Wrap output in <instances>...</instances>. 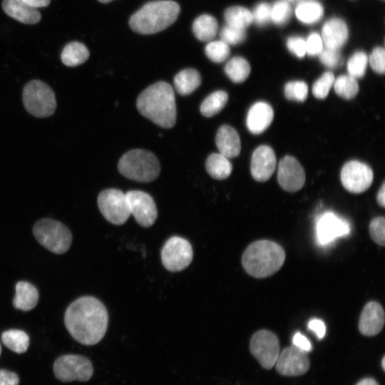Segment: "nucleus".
I'll return each mask as SVG.
<instances>
[{"instance_id":"obj_1","label":"nucleus","mask_w":385,"mask_h":385,"mask_svg":"<svg viewBox=\"0 0 385 385\" xmlns=\"http://www.w3.org/2000/svg\"><path fill=\"white\" fill-rule=\"evenodd\" d=\"M66 327L71 337L83 345H94L106 334L108 314L104 304L91 296L81 297L67 308Z\"/></svg>"},{"instance_id":"obj_2","label":"nucleus","mask_w":385,"mask_h":385,"mask_svg":"<svg viewBox=\"0 0 385 385\" xmlns=\"http://www.w3.org/2000/svg\"><path fill=\"white\" fill-rule=\"evenodd\" d=\"M136 106L144 117L160 127L170 128L175 123L174 91L165 81L155 83L145 88L138 96Z\"/></svg>"},{"instance_id":"obj_3","label":"nucleus","mask_w":385,"mask_h":385,"mask_svg":"<svg viewBox=\"0 0 385 385\" xmlns=\"http://www.w3.org/2000/svg\"><path fill=\"white\" fill-rule=\"evenodd\" d=\"M285 260L284 249L274 241L257 240L244 251L242 265L245 271L255 278H265L277 272Z\"/></svg>"},{"instance_id":"obj_4","label":"nucleus","mask_w":385,"mask_h":385,"mask_svg":"<svg viewBox=\"0 0 385 385\" xmlns=\"http://www.w3.org/2000/svg\"><path fill=\"white\" fill-rule=\"evenodd\" d=\"M179 13L180 6L173 1H151L131 16L129 26L138 34H155L173 24Z\"/></svg>"},{"instance_id":"obj_5","label":"nucleus","mask_w":385,"mask_h":385,"mask_svg":"<svg viewBox=\"0 0 385 385\" xmlns=\"http://www.w3.org/2000/svg\"><path fill=\"white\" fill-rule=\"evenodd\" d=\"M118 168L120 174L127 178L143 183L154 180L160 172V165L156 156L143 149L125 153L120 158Z\"/></svg>"},{"instance_id":"obj_6","label":"nucleus","mask_w":385,"mask_h":385,"mask_svg":"<svg viewBox=\"0 0 385 385\" xmlns=\"http://www.w3.org/2000/svg\"><path fill=\"white\" fill-rule=\"evenodd\" d=\"M33 233L36 240L55 254L68 251L72 242V235L63 223L51 218H43L36 222Z\"/></svg>"},{"instance_id":"obj_7","label":"nucleus","mask_w":385,"mask_h":385,"mask_svg":"<svg viewBox=\"0 0 385 385\" xmlns=\"http://www.w3.org/2000/svg\"><path fill=\"white\" fill-rule=\"evenodd\" d=\"M23 103L32 115L46 118L53 114L56 108L55 93L51 88L40 80H31L23 90Z\"/></svg>"},{"instance_id":"obj_8","label":"nucleus","mask_w":385,"mask_h":385,"mask_svg":"<svg viewBox=\"0 0 385 385\" xmlns=\"http://www.w3.org/2000/svg\"><path fill=\"white\" fill-rule=\"evenodd\" d=\"M56 377L63 381H87L93 376L91 361L84 356L66 354L59 356L53 364Z\"/></svg>"},{"instance_id":"obj_9","label":"nucleus","mask_w":385,"mask_h":385,"mask_svg":"<svg viewBox=\"0 0 385 385\" xmlns=\"http://www.w3.org/2000/svg\"><path fill=\"white\" fill-rule=\"evenodd\" d=\"M98 208L103 216L116 225L124 224L130 215L126 194L118 189H107L98 196Z\"/></svg>"},{"instance_id":"obj_10","label":"nucleus","mask_w":385,"mask_h":385,"mask_svg":"<svg viewBox=\"0 0 385 385\" xmlns=\"http://www.w3.org/2000/svg\"><path fill=\"white\" fill-rule=\"evenodd\" d=\"M193 251L188 240L179 236H173L165 242L161 250V261L170 272H180L191 263Z\"/></svg>"},{"instance_id":"obj_11","label":"nucleus","mask_w":385,"mask_h":385,"mask_svg":"<svg viewBox=\"0 0 385 385\" xmlns=\"http://www.w3.org/2000/svg\"><path fill=\"white\" fill-rule=\"evenodd\" d=\"M279 349L278 337L271 331L259 330L250 339L251 354L265 369H271L274 366Z\"/></svg>"},{"instance_id":"obj_12","label":"nucleus","mask_w":385,"mask_h":385,"mask_svg":"<svg viewBox=\"0 0 385 385\" xmlns=\"http://www.w3.org/2000/svg\"><path fill=\"white\" fill-rule=\"evenodd\" d=\"M350 224L348 220L333 212H325L316 220V238L319 245L326 246L336 239L349 235Z\"/></svg>"},{"instance_id":"obj_13","label":"nucleus","mask_w":385,"mask_h":385,"mask_svg":"<svg viewBox=\"0 0 385 385\" xmlns=\"http://www.w3.org/2000/svg\"><path fill=\"white\" fill-rule=\"evenodd\" d=\"M373 177L371 168L356 160L345 163L340 173L344 188L352 193H361L366 190L372 183Z\"/></svg>"},{"instance_id":"obj_14","label":"nucleus","mask_w":385,"mask_h":385,"mask_svg":"<svg viewBox=\"0 0 385 385\" xmlns=\"http://www.w3.org/2000/svg\"><path fill=\"white\" fill-rule=\"evenodd\" d=\"M126 197L130 215L142 227H148L154 224L157 219L158 211L153 197L140 190L127 192Z\"/></svg>"},{"instance_id":"obj_15","label":"nucleus","mask_w":385,"mask_h":385,"mask_svg":"<svg viewBox=\"0 0 385 385\" xmlns=\"http://www.w3.org/2000/svg\"><path fill=\"white\" fill-rule=\"evenodd\" d=\"M274 365L279 374L297 376L307 372L310 361L307 352L292 346L279 352Z\"/></svg>"},{"instance_id":"obj_16","label":"nucleus","mask_w":385,"mask_h":385,"mask_svg":"<svg viewBox=\"0 0 385 385\" xmlns=\"http://www.w3.org/2000/svg\"><path fill=\"white\" fill-rule=\"evenodd\" d=\"M277 180L280 187L287 192L300 190L305 183V172L294 157L284 156L279 163Z\"/></svg>"},{"instance_id":"obj_17","label":"nucleus","mask_w":385,"mask_h":385,"mask_svg":"<svg viewBox=\"0 0 385 385\" xmlns=\"http://www.w3.org/2000/svg\"><path fill=\"white\" fill-rule=\"evenodd\" d=\"M277 159L273 149L268 145H260L253 152L251 158V174L258 182L267 180L274 173Z\"/></svg>"},{"instance_id":"obj_18","label":"nucleus","mask_w":385,"mask_h":385,"mask_svg":"<svg viewBox=\"0 0 385 385\" xmlns=\"http://www.w3.org/2000/svg\"><path fill=\"white\" fill-rule=\"evenodd\" d=\"M384 312L382 306L374 301L364 307L359 320V330L366 337L378 334L384 327Z\"/></svg>"},{"instance_id":"obj_19","label":"nucleus","mask_w":385,"mask_h":385,"mask_svg":"<svg viewBox=\"0 0 385 385\" xmlns=\"http://www.w3.org/2000/svg\"><path fill=\"white\" fill-rule=\"evenodd\" d=\"M348 36L347 25L342 19H330L322 26L321 38L326 48L339 50L346 42Z\"/></svg>"},{"instance_id":"obj_20","label":"nucleus","mask_w":385,"mask_h":385,"mask_svg":"<svg viewBox=\"0 0 385 385\" xmlns=\"http://www.w3.org/2000/svg\"><path fill=\"white\" fill-rule=\"evenodd\" d=\"M274 111L272 106L266 102H257L249 109L246 124L248 130L253 134H260L272 123Z\"/></svg>"},{"instance_id":"obj_21","label":"nucleus","mask_w":385,"mask_h":385,"mask_svg":"<svg viewBox=\"0 0 385 385\" xmlns=\"http://www.w3.org/2000/svg\"><path fill=\"white\" fill-rule=\"evenodd\" d=\"M215 144L220 154L227 158L239 155L241 150V141L237 130L228 125H222L217 130Z\"/></svg>"},{"instance_id":"obj_22","label":"nucleus","mask_w":385,"mask_h":385,"mask_svg":"<svg viewBox=\"0 0 385 385\" xmlns=\"http://www.w3.org/2000/svg\"><path fill=\"white\" fill-rule=\"evenodd\" d=\"M2 9L9 16L25 24H36L41 18L36 8L21 0H3Z\"/></svg>"},{"instance_id":"obj_23","label":"nucleus","mask_w":385,"mask_h":385,"mask_svg":"<svg viewBox=\"0 0 385 385\" xmlns=\"http://www.w3.org/2000/svg\"><path fill=\"white\" fill-rule=\"evenodd\" d=\"M38 301V292L35 286L26 281H19L16 284L14 307L22 311L33 309Z\"/></svg>"},{"instance_id":"obj_24","label":"nucleus","mask_w":385,"mask_h":385,"mask_svg":"<svg viewBox=\"0 0 385 385\" xmlns=\"http://www.w3.org/2000/svg\"><path fill=\"white\" fill-rule=\"evenodd\" d=\"M173 83L176 91L182 96H186L200 86L201 76L195 69L185 68L175 75Z\"/></svg>"},{"instance_id":"obj_25","label":"nucleus","mask_w":385,"mask_h":385,"mask_svg":"<svg viewBox=\"0 0 385 385\" xmlns=\"http://www.w3.org/2000/svg\"><path fill=\"white\" fill-rule=\"evenodd\" d=\"M89 57L87 47L82 43L72 41L67 43L62 50V63L68 67H74L83 63Z\"/></svg>"},{"instance_id":"obj_26","label":"nucleus","mask_w":385,"mask_h":385,"mask_svg":"<svg viewBox=\"0 0 385 385\" xmlns=\"http://www.w3.org/2000/svg\"><path fill=\"white\" fill-rule=\"evenodd\" d=\"M218 24L215 17L202 14L197 17L192 24V31L195 37L202 41L212 40L217 32Z\"/></svg>"},{"instance_id":"obj_27","label":"nucleus","mask_w":385,"mask_h":385,"mask_svg":"<svg viewBox=\"0 0 385 385\" xmlns=\"http://www.w3.org/2000/svg\"><path fill=\"white\" fill-rule=\"evenodd\" d=\"M205 168L214 179L224 180L232 173V165L228 158L220 153H212L206 160Z\"/></svg>"},{"instance_id":"obj_28","label":"nucleus","mask_w":385,"mask_h":385,"mask_svg":"<svg viewBox=\"0 0 385 385\" xmlns=\"http://www.w3.org/2000/svg\"><path fill=\"white\" fill-rule=\"evenodd\" d=\"M323 14L322 5L314 0L302 1L297 4L295 9L297 18L306 24H312L319 21Z\"/></svg>"},{"instance_id":"obj_29","label":"nucleus","mask_w":385,"mask_h":385,"mask_svg":"<svg viewBox=\"0 0 385 385\" xmlns=\"http://www.w3.org/2000/svg\"><path fill=\"white\" fill-rule=\"evenodd\" d=\"M3 344L12 351L22 354L27 351L29 337L22 330L9 329L1 334Z\"/></svg>"},{"instance_id":"obj_30","label":"nucleus","mask_w":385,"mask_h":385,"mask_svg":"<svg viewBox=\"0 0 385 385\" xmlns=\"http://www.w3.org/2000/svg\"><path fill=\"white\" fill-rule=\"evenodd\" d=\"M251 68L248 61L240 56L232 58L225 66V72L234 83L245 81L250 73Z\"/></svg>"},{"instance_id":"obj_31","label":"nucleus","mask_w":385,"mask_h":385,"mask_svg":"<svg viewBox=\"0 0 385 385\" xmlns=\"http://www.w3.org/2000/svg\"><path fill=\"white\" fill-rule=\"evenodd\" d=\"M224 17L227 25L239 29H245L253 22L251 11L247 8L240 6L227 9Z\"/></svg>"},{"instance_id":"obj_32","label":"nucleus","mask_w":385,"mask_h":385,"mask_svg":"<svg viewBox=\"0 0 385 385\" xmlns=\"http://www.w3.org/2000/svg\"><path fill=\"white\" fill-rule=\"evenodd\" d=\"M227 93L223 91H217L210 93L202 101L200 112L205 117H212L218 113L226 105Z\"/></svg>"},{"instance_id":"obj_33","label":"nucleus","mask_w":385,"mask_h":385,"mask_svg":"<svg viewBox=\"0 0 385 385\" xmlns=\"http://www.w3.org/2000/svg\"><path fill=\"white\" fill-rule=\"evenodd\" d=\"M333 85L336 93L347 100L354 98L359 89L356 79L349 75L339 76L334 80Z\"/></svg>"},{"instance_id":"obj_34","label":"nucleus","mask_w":385,"mask_h":385,"mask_svg":"<svg viewBox=\"0 0 385 385\" xmlns=\"http://www.w3.org/2000/svg\"><path fill=\"white\" fill-rule=\"evenodd\" d=\"M368 57L366 53L359 51L351 55L347 62L349 75L354 78H362L366 72Z\"/></svg>"},{"instance_id":"obj_35","label":"nucleus","mask_w":385,"mask_h":385,"mask_svg":"<svg viewBox=\"0 0 385 385\" xmlns=\"http://www.w3.org/2000/svg\"><path fill=\"white\" fill-rule=\"evenodd\" d=\"M208 58L215 63H222L230 56V50L227 44L220 41H210L205 48Z\"/></svg>"},{"instance_id":"obj_36","label":"nucleus","mask_w":385,"mask_h":385,"mask_svg":"<svg viewBox=\"0 0 385 385\" xmlns=\"http://www.w3.org/2000/svg\"><path fill=\"white\" fill-rule=\"evenodd\" d=\"M284 93L289 101L304 102L308 95V86L302 81H290L285 84Z\"/></svg>"},{"instance_id":"obj_37","label":"nucleus","mask_w":385,"mask_h":385,"mask_svg":"<svg viewBox=\"0 0 385 385\" xmlns=\"http://www.w3.org/2000/svg\"><path fill=\"white\" fill-rule=\"evenodd\" d=\"M291 14L292 9L287 1L278 0L271 6V21L277 25L285 24Z\"/></svg>"},{"instance_id":"obj_38","label":"nucleus","mask_w":385,"mask_h":385,"mask_svg":"<svg viewBox=\"0 0 385 385\" xmlns=\"http://www.w3.org/2000/svg\"><path fill=\"white\" fill-rule=\"evenodd\" d=\"M334 80V75L332 72L327 71L324 73L313 84L312 93L314 97L319 99L325 98L329 94Z\"/></svg>"},{"instance_id":"obj_39","label":"nucleus","mask_w":385,"mask_h":385,"mask_svg":"<svg viewBox=\"0 0 385 385\" xmlns=\"http://www.w3.org/2000/svg\"><path fill=\"white\" fill-rule=\"evenodd\" d=\"M222 41L229 45H237L245 41L246 32L244 29L235 28L226 24L220 33Z\"/></svg>"},{"instance_id":"obj_40","label":"nucleus","mask_w":385,"mask_h":385,"mask_svg":"<svg viewBox=\"0 0 385 385\" xmlns=\"http://www.w3.org/2000/svg\"><path fill=\"white\" fill-rule=\"evenodd\" d=\"M369 233L371 239L376 244L384 246L385 245V219L384 217L374 218L369 224Z\"/></svg>"},{"instance_id":"obj_41","label":"nucleus","mask_w":385,"mask_h":385,"mask_svg":"<svg viewBox=\"0 0 385 385\" xmlns=\"http://www.w3.org/2000/svg\"><path fill=\"white\" fill-rule=\"evenodd\" d=\"M319 55L321 62L329 68H337L343 62L342 54L339 50L326 48Z\"/></svg>"},{"instance_id":"obj_42","label":"nucleus","mask_w":385,"mask_h":385,"mask_svg":"<svg viewBox=\"0 0 385 385\" xmlns=\"http://www.w3.org/2000/svg\"><path fill=\"white\" fill-rule=\"evenodd\" d=\"M251 13L252 21L258 26H264L271 20V6L266 2L259 3Z\"/></svg>"},{"instance_id":"obj_43","label":"nucleus","mask_w":385,"mask_h":385,"mask_svg":"<svg viewBox=\"0 0 385 385\" xmlns=\"http://www.w3.org/2000/svg\"><path fill=\"white\" fill-rule=\"evenodd\" d=\"M372 70L377 73L384 74L385 71V51L382 47H376L369 57Z\"/></svg>"},{"instance_id":"obj_44","label":"nucleus","mask_w":385,"mask_h":385,"mask_svg":"<svg viewBox=\"0 0 385 385\" xmlns=\"http://www.w3.org/2000/svg\"><path fill=\"white\" fill-rule=\"evenodd\" d=\"M306 53L314 56L319 55L323 50V42L317 33H312L305 41Z\"/></svg>"},{"instance_id":"obj_45","label":"nucleus","mask_w":385,"mask_h":385,"mask_svg":"<svg viewBox=\"0 0 385 385\" xmlns=\"http://www.w3.org/2000/svg\"><path fill=\"white\" fill-rule=\"evenodd\" d=\"M288 50L299 58L306 53L305 40L300 36H291L287 40Z\"/></svg>"},{"instance_id":"obj_46","label":"nucleus","mask_w":385,"mask_h":385,"mask_svg":"<svg viewBox=\"0 0 385 385\" xmlns=\"http://www.w3.org/2000/svg\"><path fill=\"white\" fill-rule=\"evenodd\" d=\"M292 343L293 346L305 352H309L312 349V344L309 340L299 332L294 335Z\"/></svg>"},{"instance_id":"obj_47","label":"nucleus","mask_w":385,"mask_h":385,"mask_svg":"<svg viewBox=\"0 0 385 385\" xmlns=\"http://www.w3.org/2000/svg\"><path fill=\"white\" fill-rule=\"evenodd\" d=\"M308 329L313 332L319 339H322L326 334V326L319 319H312L308 323Z\"/></svg>"},{"instance_id":"obj_48","label":"nucleus","mask_w":385,"mask_h":385,"mask_svg":"<svg viewBox=\"0 0 385 385\" xmlns=\"http://www.w3.org/2000/svg\"><path fill=\"white\" fill-rule=\"evenodd\" d=\"M19 379L16 374L0 369V385H19Z\"/></svg>"},{"instance_id":"obj_49","label":"nucleus","mask_w":385,"mask_h":385,"mask_svg":"<svg viewBox=\"0 0 385 385\" xmlns=\"http://www.w3.org/2000/svg\"><path fill=\"white\" fill-rule=\"evenodd\" d=\"M26 4L34 8L46 7L50 4L51 0H21Z\"/></svg>"},{"instance_id":"obj_50","label":"nucleus","mask_w":385,"mask_h":385,"mask_svg":"<svg viewBox=\"0 0 385 385\" xmlns=\"http://www.w3.org/2000/svg\"><path fill=\"white\" fill-rule=\"evenodd\" d=\"M376 200L378 204L381 206L384 207L385 205V185L384 183L382 184V186L381 189L379 190L377 196H376Z\"/></svg>"},{"instance_id":"obj_51","label":"nucleus","mask_w":385,"mask_h":385,"mask_svg":"<svg viewBox=\"0 0 385 385\" xmlns=\"http://www.w3.org/2000/svg\"><path fill=\"white\" fill-rule=\"evenodd\" d=\"M356 385H379V384L371 378H365L359 381Z\"/></svg>"},{"instance_id":"obj_52","label":"nucleus","mask_w":385,"mask_h":385,"mask_svg":"<svg viewBox=\"0 0 385 385\" xmlns=\"http://www.w3.org/2000/svg\"><path fill=\"white\" fill-rule=\"evenodd\" d=\"M381 366L383 368V369L384 370L385 369V357L384 356L382 360H381Z\"/></svg>"},{"instance_id":"obj_53","label":"nucleus","mask_w":385,"mask_h":385,"mask_svg":"<svg viewBox=\"0 0 385 385\" xmlns=\"http://www.w3.org/2000/svg\"><path fill=\"white\" fill-rule=\"evenodd\" d=\"M98 1L101 2V3H108V2H110L112 0H98Z\"/></svg>"},{"instance_id":"obj_54","label":"nucleus","mask_w":385,"mask_h":385,"mask_svg":"<svg viewBox=\"0 0 385 385\" xmlns=\"http://www.w3.org/2000/svg\"><path fill=\"white\" fill-rule=\"evenodd\" d=\"M1 344H0V355H1Z\"/></svg>"},{"instance_id":"obj_55","label":"nucleus","mask_w":385,"mask_h":385,"mask_svg":"<svg viewBox=\"0 0 385 385\" xmlns=\"http://www.w3.org/2000/svg\"><path fill=\"white\" fill-rule=\"evenodd\" d=\"M290 1H295V0H290Z\"/></svg>"}]
</instances>
